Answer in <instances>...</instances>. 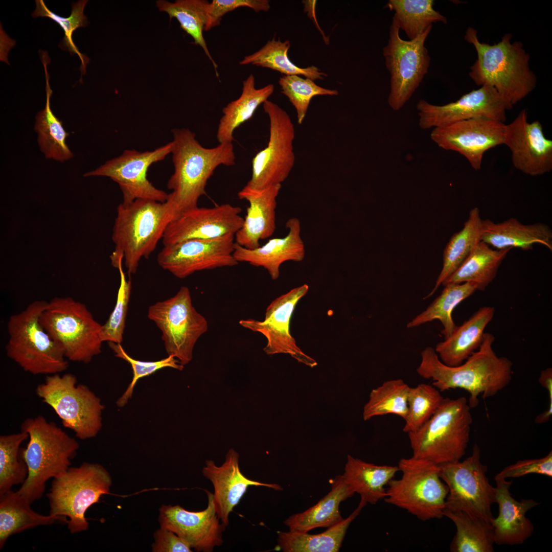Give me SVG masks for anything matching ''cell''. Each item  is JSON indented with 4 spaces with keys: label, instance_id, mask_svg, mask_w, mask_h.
I'll list each match as a JSON object with an SVG mask.
<instances>
[{
    "label": "cell",
    "instance_id": "obj_1",
    "mask_svg": "<svg viewBox=\"0 0 552 552\" xmlns=\"http://www.w3.org/2000/svg\"><path fill=\"white\" fill-rule=\"evenodd\" d=\"M494 335L485 333L478 349L460 365L451 366L443 363L434 349L425 348L417 373L424 379H431L432 385L440 392L460 388L470 394L468 400L471 408L484 399L496 395L511 382L513 362L505 357L498 356L493 349Z\"/></svg>",
    "mask_w": 552,
    "mask_h": 552
},
{
    "label": "cell",
    "instance_id": "obj_2",
    "mask_svg": "<svg viewBox=\"0 0 552 552\" xmlns=\"http://www.w3.org/2000/svg\"><path fill=\"white\" fill-rule=\"evenodd\" d=\"M172 132L174 172L167 183L172 192L165 202L172 221L198 206V200L205 194L208 181L215 169L222 165H235L236 157L233 143L208 148L199 143L189 129H174Z\"/></svg>",
    "mask_w": 552,
    "mask_h": 552
},
{
    "label": "cell",
    "instance_id": "obj_3",
    "mask_svg": "<svg viewBox=\"0 0 552 552\" xmlns=\"http://www.w3.org/2000/svg\"><path fill=\"white\" fill-rule=\"evenodd\" d=\"M464 39L476 53L469 73L476 85L494 88L513 106L535 88L537 78L530 67V56L521 42L512 41L510 33L491 45L481 42L477 30L469 27Z\"/></svg>",
    "mask_w": 552,
    "mask_h": 552
},
{
    "label": "cell",
    "instance_id": "obj_4",
    "mask_svg": "<svg viewBox=\"0 0 552 552\" xmlns=\"http://www.w3.org/2000/svg\"><path fill=\"white\" fill-rule=\"evenodd\" d=\"M21 430L29 435V442L21 448L28 476L17 492L31 503L42 496L46 482L65 473L79 448L78 442L55 423L41 416L28 418Z\"/></svg>",
    "mask_w": 552,
    "mask_h": 552
},
{
    "label": "cell",
    "instance_id": "obj_5",
    "mask_svg": "<svg viewBox=\"0 0 552 552\" xmlns=\"http://www.w3.org/2000/svg\"><path fill=\"white\" fill-rule=\"evenodd\" d=\"M171 221L165 202L137 199L120 203L112 229V266L118 268L124 260L128 274L135 273L141 259L148 258L155 249Z\"/></svg>",
    "mask_w": 552,
    "mask_h": 552
},
{
    "label": "cell",
    "instance_id": "obj_6",
    "mask_svg": "<svg viewBox=\"0 0 552 552\" xmlns=\"http://www.w3.org/2000/svg\"><path fill=\"white\" fill-rule=\"evenodd\" d=\"M468 399L444 398L431 418L408 436L412 456L437 465L461 460L470 439L472 417Z\"/></svg>",
    "mask_w": 552,
    "mask_h": 552
},
{
    "label": "cell",
    "instance_id": "obj_7",
    "mask_svg": "<svg viewBox=\"0 0 552 552\" xmlns=\"http://www.w3.org/2000/svg\"><path fill=\"white\" fill-rule=\"evenodd\" d=\"M47 302L37 300L11 315L7 325V356L33 375H53L65 371L68 360L39 322Z\"/></svg>",
    "mask_w": 552,
    "mask_h": 552
},
{
    "label": "cell",
    "instance_id": "obj_8",
    "mask_svg": "<svg viewBox=\"0 0 552 552\" xmlns=\"http://www.w3.org/2000/svg\"><path fill=\"white\" fill-rule=\"evenodd\" d=\"M39 320L68 360L88 363L101 353L102 325L84 304L71 297H55L47 302Z\"/></svg>",
    "mask_w": 552,
    "mask_h": 552
},
{
    "label": "cell",
    "instance_id": "obj_9",
    "mask_svg": "<svg viewBox=\"0 0 552 552\" xmlns=\"http://www.w3.org/2000/svg\"><path fill=\"white\" fill-rule=\"evenodd\" d=\"M398 467L402 476L389 482L384 501L424 521L442 518L448 488L439 465L412 456L401 458Z\"/></svg>",
    "mask_w": 552,
    "mask_h": 552
},
{
    "label": "cell",
    "instance_id": "obj_10",
    "mask_svg": "<svg viewBox=\"0 0 552 552\" xmlns=\"http://www.w3.org/2000/svg\"><path fill=\"white\" fill-rule=\"evenodd\" d=\"M111 485L110 474L101 465L85 462L70 467L53 479L47 495L49 514L68 517L67 528L72 534L86 531L89 523L86 511L109 493Z\"/></svg>",
    "mask_w": 552,
    "mask_h": 552
},
{
    "label": "cell",
    "instance_id": "obj_11",
    "mask_svg": "<svg viewBox=\"0 0 552 552\" xmlns=\"http://www.w3.org/2000/svg\"><path fill=\"white\" fill-rule=\"evenodd\" d=\"M77 382L71 373L50 375L35 391L54 409L63 425L83 440L95 437L100 430L104 406L87 386Z\"/></svg>",
    "mask_w": 552,
    "mask_h": 552
},
{
    "label": "cell",
    "instance_id": "obj_12",
    "mask_svg": "<svg viewBox=\"0 0 552 552\" xmlns=\"http://www.w3.org/2000/svg\"><path fill=\"white\" fill-rule=\"evenodd\" d=\"M475 444L471 455L463 461L439 465L440 476L448 488L445 509L463 511L491 523V505L496 502V488L487 477V467L480 461Z\"/></svg>",
    "mask_w": 552,
    "mask_h": 552
},
{
    "label": "cell",
    "instance_id": "obj_13",
    "mask_svg": "<svg viewBox=\"0 0 552 552\" xmlns=\"http://www.w3.org/2000/svg\"><path fill=\"white\" fill-rule=\"evenodd\" d=\"M148 317L160 330L168 355L183 366L189 363L196 343L208 331V323L193 305L188 287L182 286L173 296L150 306Z\"/></svg>",
    "mask_w": 552,
    "mask_h": 552
},
{
    "label": "cell",
    "instance_id": "obj_14",
    "mask_svg": "<svg viewBox=\"0 0 552 552\" xmlns=\"http://www.w3.org/2000/svg\"><path fill=\"white\" fill-rule=\"evenodd\" d=\"M431 29L430 27L416 38L406 40L401 38L400 29L392 20L383 55L390 76L388 104L395 111L408 101L428 72L430 57L425 42Z\"/></svg>",
    "mask_w": 552,
    "mask_h": 552
},
{
    "label": "cell",
    "instance_id": "obj_15",
    "mask_svg": "<svg viewBox=\"0 0 552 552\" xmlns=\"http://www.w3.org/2000/svg\"><path fill=\"white\" fill-rule=\"evenodd\" d=\"M263 109L269 121L267 146L252 160L251 176L246 186L256 190L282 185L295 163V129L287 112L277 104L266 101Z\"/></svg>",
    "mask_w": 552,
    "mask_h": 552
},
{
    "label": "cell",
    "instance_id": "obj_16",
    "mask_svg": "<svg viewBox=\"0 0 552 552\" xmlns=\"http://www.w3.org/2000/svg\"><path fill=\"white\" fill-rule=\"evenodd\" d=\"M172 141L152 151L125 150L121 155L107 161L84 177L105 176L117 182L123 194V203L137 199L165 202L169 194L154 186L147 177L149 168L171 153Z\"/></svg>",
    "mask_w": 552,
    "mask_h": 552
},
{
    "label": "cell",
    "instance_id": "obj_17",
    "mask_svg": "<svg viewBox=\"0 0 552 552\" xmlns=\"http://www.w3.org/2000/svg\"><path fill=\"white\" fill-rule=\"evenodd\" d=\"M235 235L212 239H191L164 246L157 257L158 265L178 279L194 272L238 264L233 253Z\"/></svg>",
    "mask_w": 552,
    "mask_h": 552
},
{
    "label": "cell",
    "instance_id": "obj_18",
    "mask_svg": "<svg viewBox=\"0 0 552 552\" xmlns=\"http://www.w3.org/2000/svg\"><path fill=\"white\" fill-rule=\"evenodd\" d=\"M513 105L493 87L483 85L463 95L455 101L433 105L422 99L417 104L419 125L423 129L435 128L475 118H486L503 123Z\"/></svg>",
    "mask_w": 552,
    "mask_h": 552
},
{
    "label": "cell",
    "instance_id": "obj_19",
    "mask_svg": "<svg viewBox=\"0 0 552 552\" xmlns=\"http://www.w3.org/2000/svg\"><path fill=\"white\" fill-rule=\"evenodd\" d=\"M308 290V285L305 284L275 298L267 307L262 321L248 318L241 319L239 323L243 328L265 337L267 344L263 350L267 355L289 354L298 362L313 367L317 362L300 349L290 330L295 306Z\"/></svg>",
    "mask_w": 552,
    "mask_h": 552
},
{
    "label": "cell",
    "instance_id": "obj_20",
    "mask_svg": "<svg viewBox=\"0 0 552 552\" xmlns=\"http://www.w3.org/2000/svg\"><path fill=\"white\" fill-rule=\"evenodd\" d=\"M504 123L475 118L432 129L431 140L440 148L464 156L475 171L481 169L485 153L503 145Z\"/></svg>",
    "mask_w": 552,
    "mask_h": 552
},
{
    "label": "cell",
    "instance_id": "obj_21",
    "mask_svg": "<svg viewBox=\"0 0 552 552\" xmlns=\"http://www.w3.org/2000/svg\"><path fill=\"white\" fill-rule=\"evenodd\" d=\"M241 212L240 207L229 203L186 211L168 224L162 238L164 246L191 239L235 235L243 224Z\"/></svg>",
    "mask_w": 552,
    "mask_h": 552
},
{
    "label": "cell",
    "instance_id": "obj_22",
    "mask_svg": "<svg viewBox=\"0 0 552 552\" xmlns=\"http://www.w3.org/2000/svg\"><path fill=\"white\" fill-rule=\"evenodd\" d=\"M206 508L201 511H190L179 505L163 504L159 510L160 526L177 534L197 551L212 552L223 542L226 526L220 522L214 505L213 494L205 490Z\"/></svg>",
    "mask_w": 552,
    "mask_h": 552
},
{
    "label": "cell",
    "instance_id": "obj_23",
    "mask_svg": "<svg viewBox=\"0 0 552 552\" xmlns=\"http://www.w3.org/2000/svg\"><path fill=\"white\" fill-rule=\"evenodd\" d=\"M523 109L506 125L503 145L511 150L515 168L530 176H538L552 169V141L547 139L538 121H527Z\"/></svg>",
    "mask_w": 552,
    "mask_h": 552
},
{
    "label": "cell",
    "instance_id": "obj_24",
    "mask_svg": "<svg viewBox=\"0 0 552 552\" xmlns=\"http://www.w3.org/2000/svg\"><path fill=\"white\" fill-rule=\"evenodd\" d=\"M238 453L233 448L227 451L224 463L217 466L211 459L206 460L203 468V475L214 487L213 502L216 514L226 526L229 524V516L239 503L249 486L266 487L282 490L276 484L264 483L247 478L239 466Z\"/></svg>",
    "mask_w": 552,
    "mask_h": 552
},
{
    "label": "cell",
    "instance_id": "obj_25",
    "mask_svg": "<svg viewBox=\"0 0 552 552\" xmlns=\"http://www.w3.org/2000/svg\"><path fill=\"white\" fill-rule=\"evenodd\" d=\"M282 185L256 190L246 186L238 193L249 204L242 227L235 234V242L247 249L261 245L260 241L274 234L276 228L277 198Z\"/></svg>",
    "mask_w": 552,
    "mask_h": 552
},
{
    "label": "cell",
    "instance_id": "obj_26",
    "mask_svg": "<svg viewBox=\"0 0 552 552\" xmlns=\"http://www.w3.org/2000/svg\"><path fill=\"white\" fill-rule=\"evenodd\" d=\"M288 232L282 238L269 239L265 244L250 249L234 244L233 256L238 262H244L266 269L272 280L280 276L281 265L287 261H302L306 251L301 237V225L296 217L289 219L286 223Z\"/></svg>",
    "mask_w": 552,
    "mask_h": 552
},
{
    "label": "cell",
    "instance_id": "obj_27",
    "mask_svg": "<svg viewBox=\"0 0 552 552\" xmlns=\"http://www.w3.org/2000/svg\"><path fill=\"white\" fill-rule=\"evenodd\" d=\"M496 502L499 507V514L493 518L494 543L499 545L522 544L532 535L534 527L525 515L532 508L540 503L532 499L516 500L511 495L510 488L512 481L505 479H495Z\"/></svg>",
    "mask_w": 552,
    "mask_h": 552
},
{
    "label": "cell",
    "instance_id": "obj_28",
    "mask_svg": "<svg viewBox=\"0 0 552 552\" xmlns=\"http://www.w3.org/2000/svg\"><path fill=\"white\" fill-rule=\"evenodd\" d=\"M481 241L496 249L519 248L528 250L540 244L552 250V231L543 223L524 224L515 218L495 223L482 219Z\"/></svg>",
    "mask_w": 552,
    "mask_h": 552
},
{
    "label": "cell",
    "instance_id": "obj_29",
    "mask_svg": "<svg viewBox=\"0 0 552 552\" xmlns=\"http://www.w3.org/2000/svg\"><path fill=\"white\" fill-rule=\"evenodd\" d=\"M495 311L494 307L483 306L461 326H456L448 337L435 346L434 350L441 361L448 366H457L477 351Z\"/></svg>",
    "mask_w": 552,
    "mask_h": 552
},
{
    "label": "cell",
    "instance_id": "obj_30",
    "mask_svg": "<svg viewBox=\"0 0 552 552\" xmlns=\"http://www.w3.org/2000/svg\"><path fill=\"white\" fill-rule=\"evenodd\" d=\"M355 494L344 481L342 476L333 480L331 491L318 502L303 512L286 519L284 523L290 531L307 533L317 527H330L342 521L339 511L340 503Z\"/></svg>",
    "mask_w": 552,
    "mask_h": 552
},
{
    "label": "cell",
    "instance_id": "obj_31",
    "mask_svg": "<svg viewBox=\"0 0 552 552\" xmlns=\"http://www.w3.org/2000/svg\"><path fill=\"white\" fill-rule=\"evenodd\" d=\"M240 97L229 103L222 109L216 133L219 144L233 143L235 130L253 116L258 107L263 104L273 94L272 84L257 88L255 78L250 74L242 83Z\"/></svg>",
    "mask_w": 552,
    "mask_h": 552
},
{
    "label": "cell",
    "instance_id": "obj_32",
    "mask_svg": "<svg viewBox=\"0 0 552 552\" xmlns=\"http://www.w3.org/2000/svg\"><path fill=\"white\" fill-rule=\"evenodd\" d=\"M398 471V466L377 465L348 455L342 476L360 499L375 504L386 496L385 487Z\"/></svg>",
    "mask_w": 552,
    "mask_h": 552
},
{
    "label": "cell",
    "instance_id": "obj_33",
    "mask_svg": "<svg viewBox=\"0 0 552 552\" xmlns=\"http://www.w3.org/2000/svg\"><path fill=\"white\" fill-rule=\"evenodd\" d=\"M31 503L17 491L10 490L0 495V548L9 537L40 525L57 522L67 524L63 516L42 515L32 510Z\"/></svg>",
    "mask_w": 552,
    "mask_h": 552
},
{
    "label": "cell",
    "instance_id": "obj_34",
    "mask_svg": "<svg viewBox=\"0 0 552 552\" xmlns=\"http://www.w3.org/2000/svg\"><path fill=\"white\" fill-rule=\"evenodd\" d=\"M367 503L360 499L349 516L324 532L311 535L296 532H279L278 546L284 552H337L350 524Z\"/></svg>",
    "mask_w": 552,
    "mask_h": 552
},
{
    "label": "cell",
    "instance_id": "obj_35",
    "mask_svg": "<svg viewBox=\"0 0 552 552\" xmlns=\"http://www.w3.org/2000/svg\"><path fill=\"white\" fill-rule=\"evenodd\" d=\"M493 249L480 241L459 268L443 284L471 282L484 291L497 275L502 261L511 249Z\"/></svg>",
    "mask_w": 552,
    "mask_h": 552
},
{
    "label": "cell",
    "instance_id": "obj_36",
    "mask_svg": "<svg viewBox=\"0 0 552 552\" xmlns=\"http://www.w3.org/2000/svg\"><path fill=\"white\" fill-rule=\"evenodd\" d=\"M46 82V103L44 108L38 112L35 118L34 130L37 133V141L41 151L46 158L61 162L73 157V153L66 143L68 135L62 123L53 113L50 107L52 94L49 84L47 70V60L42 55Z\"/></svg>",
    "mask_w": 552,
    "mask_h": 552
},
{
    "label": "cell",
    "instance_id": "obj_37",
    "mask_svg": "<svg viewBox=\"0 0 552 552\" xmlns=\"http://www.w3.org/2000/svg\"><path fill=\"white\" fill-rule=\"evenodd\" d=\"M482 219L478 208L471 210L463 228L454 233L447 244L443 255V266L431 291L424 298L432 295L440 286L462 265L481 241Z\"/></svg>",
    "mask_w": 552,
    "mask_h": 552
},
{
    "label": "cell",
    "instance_id": "obj_38",
    "mask_svg": "<svg viewBox=\"0 0 552 552\" xmlns=\"http://www.w3.org/2000/svg\"><path fill=\"white\" fill-rule=\"evenodd\" d=\"M209 4L210 2L205 0H177L174 3L159 0L156 2L160 11L166 12L170 20L175 18L180 28L193 38L194 43L201 47L219 78L218 65L209 52L203 35L210 20Z\"/></svg>",
    "mask_w": 552,
    "mask_h": 552
},
{
    "label": "cell",
    "instance_id": "obj_39",
    "mask_svg": "<svg viewBox=\"0 0 552 552\" xmlns=\"http://www.w3.org/2000/svg\"><path fill=\"white\" fill-rule=\"evenodd\" d=\"M443 514L454 523L456 528L450 545V551H494V534L490 523L463 511L445 509Z\"/></svg>",
    "mask_w": 552,
    "mask_h": 552
},
{
    "label": "cell",
    "instance_id": "obj_40",
    "mask_svg": "<svg viewBox=\"0 0 552 552\" xmlns=\"http://www.w3.org/2000/svg\"><path fill=\"white\" fill-rule=\"evenodd\" d=\"M476 290V285L471 282L446 284L441 293L426 310L410 321L407 328H412L434 320H439L443 327L441 332L445 339L447 338L456 327L452 316L454 309Z\"/></svg>",
    "mask_w": 552,
    "mask_h": 552
},
{
    "label": "cell",
    "instance_id": "obj_41",
    "mask_svg": "<svg viewBox=\"0 0 552 552\" xmlns=\"http://www.w3.org/2000/svg\"><path fill=\"white\" fill-rule=\"evenodd\" d=\"M290 48L289 40L281 41L273 37L268 40L260 50L252 54L245 56L239 62L241 65L252 64L270 68L286 76H304L313 81L323 80L328 75L322 72L314 65L305 68L296 66L288 58V52Z\"/></svg>",
    "mask_w": 552,
    "mask_h": 552
},
{
    "label": "cell",
    "instance_id": "obj_42",
    "mask_svg": "<svg viewBox=\"0 0 552 552\" xmlns=\"http://www.w3.org/2000/svg\"><path fill=\"white\" fill-rule=\"evenodd\" d=\"M433 5L432 0H389L385 7L394 11L393 20L412 40L433 23H447L446 18L434 9Z\"/></svg>",
    "mask_w": 552,
    "mask_h": 552
},
{
    "label": "cell",
    "instance_id": "obj_43",
    "mask_svg": "<svg viewBox=\"0 0 552 552\" xmlns=\"http://www.w3.org/2000/svg\"><path fill=\"white\" fill-rule=\"evenodd\" d=\"M409 388L402 379H397L385 381L372 389L363 407L364 420L388 414L396 415L405 420L408 412Z\"/></svg>",
    "mask_w": 552,
    "mask_h": 552
},
{
    "label": "cell",
    "instance_id": "obj_44",
    "mask_svg": "<svg viewBox=\"0 0 552 552\" xmlns=\"http://www.w3.org/2000/svg\"><path fill=\"white\" fill-rule=\"evenodd\" d=\"M27 439L28 434L21 430L0 436V495L13 486L22 484L28 476V467L20 447Z\"/></svg>",
    "mask_w": 552,
    "mask_h": 552
},
{
    "label": "cell",
    "instance_id": "obj_45",
    "mask_svg": "<svg viewBox=\"0 0 552 552\" xmlns=\"http://www.w3.org/2000/svg\"><path fill=\"white\" fill-rule=\"evenodd\" d=\"M444 398L433 385L421 383L414 387H410L408 412L403 431L408 433L419 429L433 415Z\"/></svg>",
    "mask_w": 552,
    "mask_h": 552
},
{
    "label": "cell",
    "instance_id": "obj_46",
    "mask_svg": "<svg viewBox=\"0 0 552 552\" xmlns=\"http://www.w3.org/2000/svg\"><path fill=\"white\" fill-rule=\"evenodd\" d=\"M35 2L36 9L32 14V17H47L59 25L64 31V36L59 45L63 49L70 52L71 54L73 53L77 54L81 62L82 74H85L86 65L89 59L79 51L73 40L72 35L73 32L77 28L85 27L88 24L87 17L83 12L87 1L82 0L79 1L76 3H73L71 14L68 17L58 16L51 11L42 0H36Z\"/></svg>",
    "mask_w": 552,
    "mask_h": 552
},
{
    "label": "cell",
    "instance_id": "obj_47",
    "mask_svg": "<svg viewBox=\"0 0 552 552\" xmlns=\"http://www.w3.org/2000/svg\"><path fill=\"white\" fill-rule=\"evenodd\" d=\"M281 93L286 96L296 111L298 124H302L312 99L316 96H337L336 89L325 88L309 78L298 75L283 76L278 81Z\"/></svg>",
    "mask_w": 552,
    "mask_h": 552
},
{
    "label": "cell",
    "instance_id": "obj_48",
    "mask_svg": "<svg viewBox=\"0 0 552 552\" xmlns=\"http://www.w3.org/2000/svg\"><path fill=\"white\" fill-rule=\"evenodd\" d=\"M118 269L120 275V284L114 307L106 322L102 326L100 338L103 342L121 343L123 340L131 283L126 278L122 262L119 263Z\"/></svg>",
    "mask_w": 552,
    "mask_h": 552
},
{
    "label": "cell",
    "instance_id": "obj_49",
    "mask_svg": "<svg viewBox=\"0 0 552 552\" xmlns=\"http://www.w3.org/2000/svg\"><path fill=\"white\" fill-rule=\"evenodd\" d=\"M108 343L115 356L129 363L133 371V377L130 383L117 402L118 406L120 407L124 406L131 398L135 385L140 379L154 374L164 367H172L179 371H182L184 368V366L172 355H169L166 358L155 361H141L130 357L124 350L121 343L112 342Z\"/></svg>",
    "mask_w": 552,
    "mask_h": 552
},
{
    "label": "cell",
    "instance_id": "obj_50",
    "mask_svg": "<svg viewBox=\"0 0 552 552\" xmlns=\"http://www.w3.org/2000/svg\"><path fill=\"white\" fill-rule=\"evenodd\" d=\"M240 7L250 8L256 12H266L270 8L268 0H213L209 4L210 20L206 31L219 25L225 14Z\"/></svg>",
    "mask_w": 552,
    "mask_h": 552
},
{
    "label": "cell",
    "instance_id": "obj_51",
    "mask_svg": "<svg viewBox=\"0 0 552 552\" xmlns=\"http://www.w3.org/2000/svg\"><path fill=\"white\" fill-rule=\"evenodd\" d=\"M532 473L552 477L551 451L542 458L518 461L502 469L495 479L520 477Z\"/></svg>",
    "mask_w": 552,
    "mask_h": 552
},
{
    "label": "cell",
    "instance_id": "obj_52",
    "mask_svg": "<svg viewBox=\"0 0 552 552\" xmlns=\"http://www.w3.org/2000/svg\"><path fill=\"white\" fill-rule=\"evenodd\" d=\"M153 552H191L192 548L173 531L160 526L154 534Z\"/></svg>",
    "mask_w": 552,
    "mask_h": 552
},
{
    "label": "cell",
    "instance_id": "obj_53",
    "mask_svg": "<svg viewBox=\"0 0 552 552\" xmlns=\"http://www.w3.org/2000/svg\"><path fill=\"white\" fill-rule=\"evenodd\" d=\"M538 381L541 385L546 389L549 397L547 410L538 415L535 419V423L540 424L547 422L552 415V369L548 367L542 370Z\"/></svg>",
    "mask_w": 552,
    "mask_h": 552
}]
</instances>
